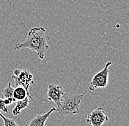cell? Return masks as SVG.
Listing matches in <instances>:
<instances>
[{
  "mask_svg": "<svg viewBox=\"0 0 129 126\" xmlns=\"http://www.w3.org/2000/svg\"><path fill=\"white\" fill-rule=\"evenodd\" d=\"M16 104L15 108L13 110V114L14 116H17L20 114L21 110L27 108L29 106V98L28 96H26L22 100H18L16 101Z\"/></svg>",
  "mask_w": 129,
  "mask_h": 126,
  "instance_id": "ba28073f",
  "label": "cell"
},
{
  "mask_svg": "<svg viewBox=\"0 0 129 126\" xmlns=\"http://www.w3.org/2000/svg\"><path fill=\"white\" fill-rule=\"evenodd\" d=\"M112 65V61H108L105 64L104 68L93 76L89 85V90L90 91H94L98 88H105L108 85L109 75L110 73L109 66Z\"/></svg>",
  "mask_w": 129,
  "mask_h": 126,
  "instance_id": "3957f363",
  "label": "cell"
},
{
  "mask_svg": "<svg viewBox=\"0 0 129 126\" xmlns=\"http://www.w3.org/2000/svg\"><path fill=\"white\" fill-rule=\"evenodd\" d=\"M0 111H2L3 112H5V113L9 112L8 106H6L5 104L4 99H2V98H0Z\"/></svg>",
  "mask_w": 129,
  "mask_h": 126,
  "instance_id": "7c38bea8",
  "label": "cell"
},
{
  "mask_svg": "<svg viewBox=\"0 0 129 126\" xmlns=\"http://www.w3.org/2000/svg\"><path fill=\"white\" fill-rule=\"evenodd\" d=\"M65 93L62 87L59 85H49L48 92H47V98L48 101H53L57 106L59 105L61 101L63 100Z\"/></svg>",
  "mask_w": 129,
  "mask_h": 126,
  "instance_id": "8992f818",
  "label": "cell"
},
{
  "mask_svg": "<svg viewBox=\"0 0 129 126\" xmlns=\"http://www.w3.org/2000/svg\"><path fill=\"white\" fill-rule=\"evenodd\" d=\"M109 121V117L106 115L103 107H97L90 113L86 118V122L92 126H101Z\"/></svg>",
  "mask_w": 129,
  "mask_h": 126,
  "instance_id": "277c9868",
  "label": "cell"
},
{
  "mask_svg": "<svg viewBox=\"0 0 129 126\" xmlns=\"http://www.w3.org/2000/svg\"><path fill=\"white\" fill-rule=\"evenodd\" d=\"M54 111H56V108L53 107L51 108L50 110L47 111L45 114H38L37 115L35 118H33L31 120V122H29V126H44L45 123L48 118V117L51 114L52 112H54Z\"/></svg>",
  "mask_w": 129,
  "mask_h": 126,
  "instance_id": "52a82bcc",
  "label": "cell"
},
{
  "mask_svg": "<svg viewBox=\"0 0 129 126\" xmlns=\"http://www.w3.org/2000/svg\"><path fill=\"white\" fill-rule=\"evenodd\" d=\"M26 96H28V94H27V92H26V90H25L24 87L21 86V85H17V87L14 88L13 98L16 99V101L22 100Z\"/></svg>",
  "mask_w": 129,
  "mask_h": 126,
  "instance_id": "9c48e42d",
  "label": "cell"
},
{
  "mask_svg": "<svg viewBox=\"0 0 129 126\" xmlns=\"http://www.w3.org/2000/svg\"><path fill=\"white\" fill-rule=\"evenodd\" d=\"M16 99L13 97H11V98H4V103H5V104L6 106L11 105L13 103H16Z\"/></svg>",
  "mask_w": 129,
  "mask_h": 126,
  "instance_id": "4fadbf2b",
  "label": "cell"
},
{
  "mask_svg": "<svg viewBox=\"0 0 129 126\" xmlns=\"http://www.w3.org/2000/svg\"><path fill=\"white\" fill-rule=\"evenodd\" d=\"M0 117L3 119L4 122V125L5 126H18V125L16 123V122L13 119L8 118L6 117H5L1 112H0Z\"/></svg>",
  "mask_w": 129,
  "mask_h": 126,
  "instance_id": "8fae6325",
  "label": "cell"
},
{
  "mask_svg": "<svg viewBox=\"0 0 129 126\" xmlns=\"http://www.w3.org/2000/svg\"><path fill=\"white\" fill-rule=\"evenodd\" d=\"M84 96V93L79 94H68L64 95L63 100L56 108V111L61 115L71 116L79 113V106Z\"/></svg>",
  "mask_w": 129,
  "mask_h": 126,
  "instance_id": "7a4b0ae2",
  "label": "cell"
},
{
  "mask_svg": "<svg viewBox=\"0 0 129 126\" xmlns=\"http://www.w3.org/2000/svg\"><path fill=\"white\" fill-rule=\"evenodd\" d=\"M46 29L43 27H33L27 34L26 40L23 42L17 43L14 46V50L22 48H28L36 52L40 60L45 58V53L49 47L46 35Z\"/></svg>",
  "mask_w": 129,
  "mask_h": 126,
  "instance_id": "6da1fadb",
  "label": "cell"
},
{
  "mask_svg": "<svg viewBox=\"0 0 129 126\" xmlns=\"http://www.w3.org/2000/svg\"><path fill=\"white\" fill-rule=\"evenodd\" d=\"M11 78H12V79L14 80L15 84L16 85H21V86L24 87L25 90L27 92L29 98L33 101V98L30 95L29 92V86L32 84H35V81H34V79H33V75H32V73L29 70H26V69L21 70V72H20V74L18 75H17V76L13 75L11 77Z\"/></svg>",
  "mask_w": 129,
  "mask_h": 126,
  "instance_id": "5b68a950",
  "label": "cell"
},
{
  "mask_svg": "<svg viewBox=\"0 0 129 126\" xmlns=\"http://www.w3.org/2000/svg\"><path fill=\"white\" fill-rule=\"evenodd\" d=\"M20 72H21V69H16L13 71V75H14V76H17V75H18V74H20Z\"/></svg>",
  "mask_w": 129,
  "mask_h": 126,
  "instance_id": "5bb4252c",
  "label": "cell"
},
{
  "mask_svg": "<svg viewBox=\"0 0 129 126\" xmlns=\"http://www.w3.org/2000/svg\"><path fill=\"white\" fill-rule=\"evenodd\" d=\"M13 90L14 88L11 85V83L9 82L8 86L6 87L3 91H2V95L4 98H11L13 97Z\"/></svg>",
  "mask_w": 129,
  "mask_h": 126,
  "instance_id": "30bf717a",
  "label": "cell"
}]
</instances>
